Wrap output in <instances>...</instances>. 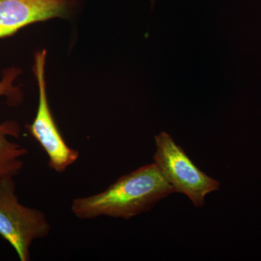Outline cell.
I'll use <instances>...</instances> for the list:
<instances>
[{"label": "cell", "mask_w": 261, "mask_h": 261, "mask_svg": "<svg viewBox=\"0 0 261 261\" xmlns=\"http://www.w3.org/2000/svg\"><path fill=\"white\" fill-rule=\"evenodd\" d=\"M172 193L175 190L153 163L121 176L102 192L75 198L71 211L82 220L101 216L128 220Z\"/></svg>", "instance_id": "6da1fadb"}, {"label": "cell", "mask_w": 261, "mask_h": 261, "mask_svg": "<svg viewBox=\"0 0 261 261\" xmlns=\"http://www.w3.org/2000/svg\"><path fill=\"white\" fill-rule=\"evenodd\" d=\"M51 225L42 211L22 205L14 178L0 180V236L14 249L19 260H31L35 240L47 238Z\"/></svg>", "instance_id": "7a4b0ae2"}, {"label": "cell", "mask_w": 261, "mask_h": 261, "mask_svg": "<svg viewBox=\"0 0 261 261\" xmlns=\"http://www.w3.org/2000/svg\"><path fill=\"white\" fill-rule=\"evenodd\" d=\"M154 163L175 192L187 196L196 207H202L206 196L219 190L220 182L207 176L194 164L169 134L154 137Z\"/></svg>", "instance_id": "3957f363"}, {"label": "cell", "mask_w": 261, "mask_h": 261, "mask_svg": "<svg viewBox=\"0 0 261 261\" xmlns=\"http://www.w3.org/2000/svg\"><path fill=\"white\" fill-rule=\"evenodd\" d=\"M46 59V49L34 55L33 72L39 88V103L35 118L32 123L27 125V128L47 154L49 168L56 172L63 173L76 162L80 152L67 145L51 112L45 80Z\"/></svg>", "instance_id": "277c9868"}, {"label": "cell", "mask_w": 261, "mask_h": 261, "mask_svg": "<svg viewBox=\"0 0 261 261\" xmlns=\"http://www.w3.org/2000/svg\"><path fill=\"white\" fill-rule=\"evenodd\" d=\"M77 0H0V39L32 24L68 18Z\"/></svg>", "instance_id": "5b68a950"}, {"label": "cell", "mask_w": 261, "mask_h": 261, "mask_svg": "<svg viewBox=\"0 0 261 261\" xmlns=\"http://www.w3.org/2000/svg\"><path fill=\"white\" fill-rule=\"evenodd\" d=\"M21 73L22 70L15 67L3 71L0 80V97L6 96L11 104L16 105L22 100L20 89L13 86V82ZM20 132V124L17 121L7 120L0 124V180L14 178L23 169V159L28 154V150L9 140V137L19 139Z\"/></svg>", "instance_id": "8992f818"}]
</instances>
